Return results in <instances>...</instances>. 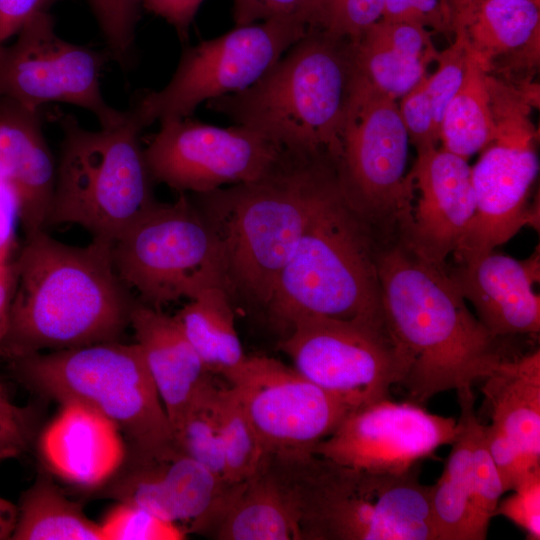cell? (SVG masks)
Instances as JSON below:
<instances>
[{
  "label": "cell",
  "instance_id": "6da1fadb",
  "mask_svg": "<svg viewBox=\"0 0 540 540\" xmlns=\"http://www.w3.org/2000/svg\"><path fill=\"white\" fill-rule=\"evenodd\" d=\"M112 245L93 238L71 246L45 230L26 237L13 261L15 288L0 356L117 341L135 300L116 272Z\"/></svg>",
  "mask_w": 540,
  "mask_h": 540
},
{
  "label": "cell",
  "instance_id": "7a4b0ae2",
  "mask_svg": "<svg viewBox=\"0 0 540 540\" xmlns=\"http://www.w3.org/2000/svg\"><path fill=\"white\" fill-rule=\"evenodd\" d=\"M377 270L385 320L410 358L401 385L414 403L472 388L505 358L499 338L472 315L447 265L418 257L396 238L380 241Z\"/></svg>",
  "mask_w": 540,
  "mask_h": 540
},
{
  "label": "cell",
  "instance_id": "3957f363",
  "mask_svg": "<svg viewBox=\"0 0 540 540\" xmlns=\"http://www.w3.org/2000/svg\"><path fill=\"white\" fill-rule=\"evenodd\" d=\"M335 174L326 152L285 150L262 178L198 194L220 252L231 300L266 309L310 213Z\"/></svg>",
  "mask_w": 540,
  "mask_h": 540
},
{
  "label": "cell",
  "instance_id": "277c9868",
  "mask_svg": "<svg viewBox=\"0 0 540 540\" xmlns=\"http://www.w3.org/2000/svg\"><path fill=\"white\" fill-rule=\"evenodd\" d=\"M285 53L251 86L207 107L285 150L336 160L357 76L353 41L309 29Z\"/></svg>",
  "mask_w": 540,
  "mask_h": 540
},
{
  "label": "cell",
  "instance_id": "5b68a950",
  "mask_svg": "<svg viewBox=\"0 0 540 540\" xmlns=\"http://www.w3.org/2000/svg\"><path fill=\"white\" fill-rule=\"evenodd\" d=\"M380 240L345 201L336 172L320 193L266 307L284 331L297 317L384 314L377 270Z\"/></svg>",
  "mask_w": 540,
  "mask_h": 540
},
{
  "label": "cell",
  "instance_id": "8992f818",
  "mask_svg": "<svg viewBox=\"0 0 540 540\" xmlns=\"http://www.w3.org/2000/svg\"><path fill=\"white\" fill-rule=\"evenodd\" d=\"M25 386L60 404L85 405L118 426L128 450L144 455L175 445L165 408L137 343L118 341L9 360Z\"/></svg>",
  "mask_w": 540,
  "mask_h": 540
},
{
  "label": "cell",
  "instance_id": "52a82bcc",
  "mask_svg": "<svg viewBox=\"0 0 540 540\" xmlns=\"http://www.w3.org/2000/svg\"><path fill=\"white\" fill-rule=\"evenodd\" d=\"M61 152L46 226L77 224L112 244L156 201L140 143L143 130L125 118L97 131L70 114L59 117Z\"/></svg>",
  "mask_w": 540,
  "mask_h": 540
},
{
  "label": "cell",
  "instance_id": "ba28073f",
  "mask_svg": "<svg viewBox=\"0 0 540 540\" xmlns=\"http://www.w3.org/2000/svg\"><path fill=\"white\" fill-rule=\"evenodd\" d=\"M302 540H437L432 485L357 469L314 453L291 455Z\"/></svg>",
  "mask_w": 540,
  "mask_h": 540
},
{
  "label": "cell",
  "instance_id": "9c48e42d",
  "mask_svg": "<svg viewBox=\"0 0 540 540\" xmlns=\"http://www.w3.org/2000/svg\"><path fill=\"white\" fill-rule=\"evenodd\" d=\"M409 143L396 99L357 71L334 166L345 201L382 241L397 238L410 219Z\"/></svg>",
  "mask_w": 540,
  "mask_h": 540
},
{
  "label": "cell",
  "instance_id": "30bf717a",
  "mask_svg": "<svg viewBox=\"0 0 540 540\" xmlns=\"http://www.w3.org/2000/svg\"><path fill=\"white\" fill-rule=\"evenodd\" d=\"M112 258L124 284L155 308L225 289L216 238L184 192L172 203L155 201L113 243Z\"/></svg>",
  "mask_w": 540,
  "mask_h": 540
},
{
  "label": "cell",
  "instance_id": "8fae6325",
  "mask_svg": "<svg viewBox=\"0 0 540 540\" xmlns=\"http://www.w3.org/2000/svg\"><path fill=\"white\" fill-rule=\"evenodd\" d=\"M280 350L305 378L353 409L390 398L410 366L405 349L384 314L338 319L320 315L295 318Z\"/></svg>",
  "mask_w": 540,
  "mask_h": 540
},
{
  "label": "cell",
  "instance_id": "7c38bea8",
  "mask_svg": "<svg viewBox=\"0 0 540 540\" xmlns=\"http://www.w3.org/2000/svg\"><path fill=\"white\" fill-rule=\"evenodd\" d=\"M490 98L494 139L471 167L474 213L452 254L455 263L492 251L536 224V208L529 205L539 171L530 101L507 86L493 89Z\"/></svg>",
  "mask_w": 540,
  "mask_h": 540
},
{
  "label": "cell",
  "instance_id": "4fadbf2b",
  "mask_svg": "<svg viewBox=\"0 0 540 540\" xmlns=\"http://www.w3.org/2000/svg\"><path fill=\"white\" fill-rule=\"evenodd\" d=\"M308 30L295 20L271 18L186 46L169 82L139 96L128 111L142 129L187 118L201 103L251 86Z\"/></svg>",
  "mask_w": 540,
  "mask_h": 540
},
{
  "label": "cell",
  "instance_id": "5bb4252c",
  "mask_svg": "<svg viewBox=\"0 0 540 540\" xmlns=\"http://www.w3.org/2000/svg\"><path fill=\"white\" fill-rule=\"evenodd\" d=\"M11 44L0 46V98L33 110L66 103L91 112L100 127L120 123L126 111L110 106L102 93L101 73L111 57L59 37L49 11L28 20Z\"/></svg>",
  "mask_w": 540,
  "mask_h": 540
},
{
  "label": "cell",
  "instance_id": "9a60e30c",
  "mask_svg": "<svg viewBox=\"0 0 540 540\" xmlns=\"http://www.w3.org/2000/svg\"><path fill=\"white\" fill-rule=\"evenodd\" d=\"M283 153L282 147L245 126L221 128L188 118L160 123L144 148L154 182L196 194L256 181Z\"/></svg>",
  "mask_w": 540,
  "mask_h": 540
},
{
  "label": "cell",
  "instance_id": "2e32d148",
  "mask_svg": "<svg viewBox=\"0 0 540 540\" xmlns=\"http://www.w3.org/2000/svg\"><path fill=\"white\" fill-rule=\"evenodd\" d=\"M227 381L254 426L265 453L303 455L354 410L293 366L264 355L246 356Z\"/></svg>",
  "mask_w": 540,
  "mask_h": 540
},
{
  "label": "cell",
  "instance_id": "e0dca14e",
  "mask_svg": "<svg viewBox=\"0 0 540 540\" xmlns=\"http://www.w3.org/2000/svg\"><path fill=\"white\" fill-rule=\"evenodd\" d=\"M457 431L452 417L389 398L350 411L312 453L357 469L402 474L451 444Z\"/></svg>",
  "mask_w": 540,
  "mask_h": 540
},
{
  "label": "cell",
  "instance_id": "ac0fdd59",
  "mask_svg": "<svg viewBox=\"0 0 540 540\" xmlns=\"http://www.w3.org/2000/svg\"><path fill=\"white\" fill-rule=\"evenodd\" d=\"M231 485L175 444L151 455L128 450L121 468L101 488L117 502L138 505L177 525L184 523L187 534L209 535Z\"/></svg>",
  "mask_w": 540,
  "mask_h": 540
},
{
  "label": "cell",
  "instance_id": "d6986e66",
  "mask_svg": "<svg viewBox=\"0 0 540 540\" xmlns=\"http://www.w3.org/2000/svg\"><path fill=\"white\" fill-rule=\"evenodd\" d=\"M409 172L417 198L398 239L418 257L446 266L474 213L471 167L467 159L434 147L417 151Z\"/></svg>",
  "mask_w": 540,
  "mask_h": 540
},
{
  "label": "cell",
  "instance_id": "ffe728a7",
  "mask_svg": "<svg viewBox=\"0 0 540 540\" xmlns=\"http://www.w3.org/2000/svg\"><path fill=\"white\" fill-rule=\"evenodd\" d=\"M455 264L450 278L492 336L539 332L540 297L533 290L539 281L538 253L517 260L492 250Z\"/></svg>",
  "mask_w": 540,
  "mask_h": 540
},
{
  "label": "cell",
  "instance_id": "44dd1931",
  "mask_svg": "<svg viewBox=\"0 0 540 540\" xmlns=\"http://www.w3.org/2000/svg\"><path fill=\"white\" fill-rule=\"evenodd\" d=\"M209 535L219 540H302L290 456L265 453L253 475L232 484Z\"/></svg>",
  "mask_w": 540,
  "mask_h": 540
},
{
  "label": "cell",
  "instance_id": "7402d4cb",
  "mask_svg": "<svg viewBox=\"0 0 540 540\" xmlns=\"http://www.w3.org/2000/svg\"><path fill=\"white\" fill-rule=\"evenodd\" d=\"M56 165L39 110L0 98V183L14 195L26 237L45 230Z\"/></svg>",
  "mask_w": 540,
  "mask_h": 540
},
{
  "label": "cell",
  "instance_id": "603a6c76",
  "mask_svg": "<svg viewBox=\"0 0 540 540\" xmlns=\"http://www.w3.org/2000/svg\"><path fill=\"white\" fill-rule=\"evenodd\" d=\"M48 468L82 488L103 487L121 468L128 446L116 424L97 411L74 402L61 409L38 440Z\"/></svg>",
  "mask_w": 540,
  "mask_h": 540
},
{
  "label": "cell",
  "instance_id": "cb8c5ba5",
  "mask_svg": "<svg viewBox=\"0 0 540 540\" xmlns=\"http://www.w3.org/2000/svg\"><path fill=\"white\" fill-rule=\"evenodd\" d=\"M172 430L213 385L211 374L174 316L135 301L130 324Z\"/></svg>",
  "mask_w": 540,
  "mask_h": 540
},
{
  "label": "cell",
  "instance_id": "d4e9b609",
  "mask_svg": "<svg viewBox=\"0 0 540 540\" xmlns=\"http://www.w3.org/2000/svg\"><path fill=\"white\" fill-rule=\"evenodd\" d=\"M450 29L469 56L489 74L504 60L539 62L540 0H484L469 4L450 18Z\"/></svg>",
  "mask_w": 540,
  "mask_h": 540
},
{
  "label": "cell",
  "instance_id": "484cf974",
  "mask_svg": "<svg viewBox=\"0 0 540 540\" xmlns=\"http://www.w3.org/2000/svg\"><path fill=\"white\" fill-rule=\"evenodd\" d=\"M353 44L360 76L393 99L409 92L439 55L428 29L382 18L370 25Z\"/></svg>",
  "mask_w": 540,
  "mask_h": 540
},
{
  "label": "cell",
  "instance_id": "4316f807",
  "mask_svg": "<svg viewBox=\"0 0 540 540\" xmlns=\"http://www.w3.org/2000/svg\"><path fill=\"white\" fill-rule=\"evenodd\" d=\"M491 423L540 462V351L503 358L484 378Z\"/></svg>",
  "mask_w": 540,
  "mask_h": 540
},
{
  "label": "cell",
  "instance_id": "83f0119b",
  "mask_svg": "<svg viewBox=\"0 0 540 540\" xmlns=\"http://www.w3.org/2000/svg\"><path fill=\"white\" fill-rule=\"evenodd\" d=\"M460 417L443 472L432 485L430 506L437 540H471L472 445L478 420L472 388L457 390Z\"/></svg>",
  "mask_w": 540,
  "mask_h": 540
},
{
  "label": "cell",
  "instance_id": "f1b7e54d",
  "mask_svg": "<svg viewBox=\"0 0 540 540\" xmlns=\"http://www.w3.org/2000/svg\"><path fill=\"white\" fill-rule=\"evenodd\" d=\"M174 317L211 374L227 380L245 360L232 300L223 287L204 289Z\"/></svg>",
  "mask_w": 540,
  "mask_h": 540
},
{
  "label": "cell",
  "instance_id": "f546056e",
  "mask_svg": "<svg viewBox=\"0 0 540 540\" xmlns=\"http://www.w3.org/2000/svg\"><path fill=\"white\" fill-rule=\"evenodd\" d=\"M437 68L425 75L398 104L409 140L417 151L437 147L447 106L463 79L467 52L462 41L454 42L437 58Z\"/></svg>",
  "mask_w": 540,
  "mask_h": 540
},
{
  "label": "cell",
  "instance_id": "4dcf8cb0",
  "mask_svg": "<svg viewBox=\"0 0 540 540\" xmlns=\"http://www.w3.org/2000/svg\"><path fill=\"white\" fill-rule=\"evenodd\" d=\"M13 540H104L99 523L41 473L20 497Z\"/></svg>",
  "mask_w": 540,
  "mask_h": 540
},
{
  "label": "cell",
  "instance_id": "1f68e13d",
  "mask_svg": "<svg viewBox=\"0 0 540 540\" xmlns=\"http://www.w3.org/2000/svg\"><path fill=\"white\" fill-rule=\"evenodd\" d=\"M494 134L489 74L467 54L463 79L442 121V148L467 159L484 150L493 141Z\"/></svg>",
  "mask_w": 540,
  "mask_h": 540
},
{
  "label": "cell",
  "instance_id": "d6a6232c",
  "mask_svg": "<svg viewBox=\"0 0 540 540\" xmlns=\"http://www.w3.org/2000/svg\"><path fill=\"white\" fill-rule=\"evenodd\" d=\"M217 408L224 443V480L228 484H237L254 474L265 451L254 426L231 387L218 388Z\"/></svg>",
  "mask_w": 540,
  "mask_h": 540
},
{
  "label": "cell",
  "instance_id": "836d02e7",
  "mask_svg": "<svg viewBox=\"0 0 540 540\" xmlns=\"http://www.w3.org/2000/svg\"><path fill=\"white\" fill-rule=\"evenodd\" d=\"M217 391L218 387L211 385L190 407L173 434L175 444L182 452L224 480V443Z\"/></svg>",
  "mask_w": 540,
  "mask_h": 540
},
{
  "label": "cell",
  "instance_id": "e575fe53",
  "mask_svg": "<svg viewBox=\"0 0 540 540\" xmlns=\"http://www.w3.org/2000/svg\"><path fill=\"white\" fill-rule=\"evenodd\" d=\"M472 481L471 540H484L497 504L505 492L486 443L484 424L479 420L473 431Z\"/></svg>",
  "mask_w": 540,
  "mask_h": 540
},
{
  "label": "cell",
  "instance_id": "d590c367",
  "mask_svg": "<svg viewBox=\"0 0 540 540\" xmlns=\"http://www.w3.org/2000/svg\"><path fill=\"white\" fill-rule=\"evenodd\" d=\"M96 18L111 60L123 69L133 61L136 27L143 0H86Z\"/></svg>",
  "mask_w": 540,
  "mask_h": 540
},
{
  "label": "cell",
  "instance_id": "8d00e7d4",
  "mask_svg": "<svg viewBox=\"0 0 540 540\" xmlns=\"http://www.w3.org/2000/svg\"><path fill=\"white\" fill-rule=\"evenodd\" d=\"M104 540H183L179 525L127 502H117L99 523Z\"/></svg>",
  "mask_w": 540,
  "mask_h": 540
},
{
  "label": "cell",
  "instance_id": "74e56055",
  "mask_svg": "<svg viewBox=\"0 0 540 540\" xmlns=\"http://www.w3.org/2000/svg\"><path fill=\"white\" fill-rule=\"evenodd\" d=\"M331 0H234L236 26L258 19H291L309 29H326Z\"/></svg>",
  "mask_w": 540,
  "mask_h": 540
},
{
  "label": "cell",
  "instance_id": "f35d334b",
  "mask_svg": "<svg viewBox=\"0 0 540 540\" xmlns=\"http://www.w3.org/2000/svg\"><path fill=\"white\" fill-rule=\"evenodd\" d=\"M35 432L34 410L16 404L0 377V464L28 452L35 439Z\"/></svg>",
  "mask_w": 540,
  "mask_h": 540
},
{
  "label": "cell",
  "instance_id": "ab89813d",
  "mask_svg": "<svg viewBox=\"0 0 540 540\" xmlns=\"http://www.w3.org/2000/svg\"><path fill=\"white\" fill-rule=\"evenodd\" d=\"M500 515L522 529L529 540L540 539V468L530 472L498 502L494 516Z\"/></svg>",
  "mask_w": 540,
  "mask_h": 540
},
{
  "label": "cell",
  "instance_id": "60d3db41",
  "mask_svg": "<svg viewBox=\"0 0 540 540\" xmlns=\"http://www.w3.org/2000/svg\"><path fill=\"white\" fill-rule=\"evenodd\" d=\"M486 443L504 492L512 491L530 472L540 468L514 440L499 427L484 425Z\"/></svg>",
  "mask_w": 540,
  "mask_h": 540
},
{
  "label": "cell",
  "instance_id": "b9f144b4",
  "mask_svg": "<svg viewBox=\"0 0 540 540\" xmlns=\"http://www.w3.org/2000/svg\"><path fill=\"white\" fill-rule=\"evenodd\" d=\"M385 0H331L326 31L337 37L357 39L378 21Z\"/></svg>",
  "mask_w": 540,
  "mask_h": 540
},
{
  "label": "cell",
  "instance_id": "7bdbcfd3",
  "mask_svg": "<svg viewBox=\"0 0 540 540\" xmlns=\"http://www.w3.org/2000/svg\"><path fill=\"white\" fill-rule=\"evenodd\" d=\"M381 18L451 32L442 0H385Z\"/></svg>",
  "mask_w": 540,
  "mask_h": 540
},
{
  "label": "cell",
  "instance_id": "ee69618b",
  "mask_svg": "<svg viewBox=\"0 0 540 540\" xmlns=\"http://www.w3.org/2000/svg\"><path fill=\"white\" fill-rule=\"evenodd\" d=\"M57 0H0V46L15 36L38 13L46 12Z\"/></svg>",
  "mask_w": 540,
  "mask_h": 540
},
{
  "label": "cell",
  "instance_id": "f6af8a7d",
  "mask_svg": "<svg viewBox=\"0 0 540 540\" xmlns=\"http://www.w3.org/2000/svg\"><path fill=\"white\" fill-rule=\"evenodd\" d=\"M203 0H143V7L163 18L177 31L179 38L188 37L189 27Z\"/></svg>",
  "mask_w": 540,
  "mask_h": 540
},
{
  "label": "cell",
  "instance_id": "bcb514c9",
  "mask_svg": "<svg viewBox=\"0 0 540 540\" xmlns=\"http://www.w3.org/2000/svg\"><path fill=\"white\" fill-rule=\"evenodd\" d=\"M19 209L12 192L0 183V262L11 261L16 245Z\"/></svg>",
  "mask_w": 540,
  "mask_h": 540
},
{
  "label": "cell",
  "instance_id": "7dc6e473",
  "mask_svg": "<svg viewBox=\"0 0 540 540\" xmlns=\"http://www.w3.org/2000/svg\"><path fill=\"white\" fill-rule=\"evenodd\" d=\"M15 280L14 262H0V348L9 326Z\"/></svg>",
  "mask_w": 540,
  "mask_h": 540
},
{
  "label": "cell",
  "instance_id": "c3c4849f",
  "mask_svg": "<svg viewBox=\"0 0 540 540\" xmlns=\"http://www.w3.org/2000/svg\"><path fill=\"white\" fill-rule=\"evenodd\" d=\"M17 505L0 497V540L11 539L16 521Z\"/></svg>",
  "mask_w": 540,
  "mask_h": 540
},
{
  "label": "cell",
  "instance_id": "681fc988",
  "mask_svg": "<svg viewBox=\"0 0 540 540\" xmlns=\"http://www.w3.org/2000/svg\"><path fill=\"white\" fill-rule=\"evenodd\" d=\"M479 1H484V0H442L447 17H448V21H449L450 16L457 10L469 4L479 2Z\"/></svg>",
  "mask_w": 540,
  "mask_h": 540
}]
</instances>
